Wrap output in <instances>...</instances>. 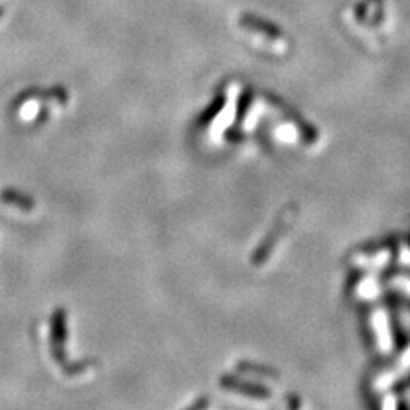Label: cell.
I'll use <instances>...</instances> for the list:
<instances>
[{"mask_svg": "<svg viewBox=\"0 0 410 410\" xmlns=\"http://www.w3.org/2000/svg\"><path fill=\"white\" fill-rule=\"evenodd\" d=\"M67 339V330H65V311L57 310L51 316V352H53V359L67 367L65 364V352H63V344Z\"/></svg>", "mask_w": 410, "mask_h": 410, "instance_id": "cell-1", "label": "cell"}, {"mask_svg": "<svg viewBox=\"0 0 410 410\" xmlns=\"http://www.w3.org/2000/svg\"><path fill=\"white\" fill-rule=\"evenodd\" d=\"M239 26L251 33L262 34V36L268 38V40L272 41L284 40V34H282V31L275 24L268 23V21L262 19V17H256L253 14H241V17H239Z\"/></svg>", "mask_w": 410, "mask_h": 410, "instance_id": "cell-2", "label": "cell"}, {"mask_svg": "<svg viewBox=\"0 0 410 410\" xmlns=\"http://www.w3.org/2000/svg\"><path fill=\"white\" fill-rule=\"evenodd\" d=\"M221 387L226 388V390L253 396V399H268V395H270L267 388H263L262 384L241 382V379L233 378V376H224V378L221 379Z\"/></svg>", "mask_w": 410, "mask_h": 410, "instance_id": "cell-3", "label": "cell"}, {"mask_svg": "<svg viewBox=\"0 0 410 410\" xmlns=\"http://www.w3.org/2000/svg\"><path fill=\"white\" fill-rule=\"evenodd\" d=\"M284 228H285V217L282 216V217H279V221H277L275 228L270 231V234H268V236L263 239L262 245H260L258 250H256L253 253V265H260V263H263L265 260H267L268 253H270L273 245H275V241L279 239V236L282 234L280 231H284Z\"/></svg>", "mask_w": 410, "mask_h": 410, "instance_id": "cell-4", "label": "cell"}, {"mask_svg": "<svg viewBox=\"0 0 410 410\" xmlns=\"http://www.w3.org/2000/svg\"><path fill=\"white\" fill-rule=\"evenodd\" d=\"M2 200H4V202H7V204L16 205V207L24 209V211H33V207H34L33 200L29 199V196L19 194V191H12V190L4 191Z\"/></svg>", "mask_w": 410, "mask_h": 410, "instance_id": "cell-5", "label": "cell"}, {"mask_svg": "<svg viewBox=\"0 0 410 410\" xmlns=\"http://www.w3.org/2000/svg\"><path fill=\"white\" fill-rule=\"evenodd\" d=\"M224 105H226V98L222 96V94H217L216 100L212 101V105L209 106V108L205 110L202 115H200V118H199V125H200V127L207 125V123L211 122L212 118H216L217 115L221 113V110L224 108Z\"/></svg>", "mask_w": 410, "mask_h": 410, "instance_id": "cell-6", "label": "cell"}, {"mask_svg": "<svg viewBox=\"0 0 410 410\" xmlns=\"http://www.w3.org/2000/svg\"><path fill=\"white\" fill-rule=\"evenodd\" d=\"M238 367H239V371H250V373L263 374V376H277V373H273V371H268L267 367L251 364V362H239Z\"/></svg>", "mask_w": 410, "mask_h": 410, "instance_id": "cell-7", "label": "cell"}, {"mask_svg": "<svg viewBox=\"0 0 410 410\" xmlns=\"http://www.w3.org/2000/svg\"><path fill=\"white\" fill-rule=\"evenodd\" d=\"M207 405H209V400L202 399V400H200V401H196V404L191 405L190 409H191V410H195V409H199V407H207Z\"/></svg>", "mask_w": 410, "mask_h": 410, "instance_id": "cell-8", "label": "cell"}]
</instances>
